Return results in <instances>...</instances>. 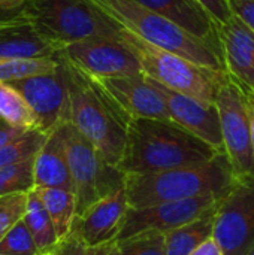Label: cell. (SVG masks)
Here are the masks:
<instances>
[{
  "label": "cell",
  "mask_w": 254,
  "mask_h": 255,
  "mask_svg": "<svg viewBox=\"0 0 254 255\" xmlns=\"http://www.w3.org/2000/svg\"><path fill=\"white\" fill-rule=\"evenodd\" d=\"M22 220L27 224L40 253H46L58 244V236L52 220L34 188L27 194L25 214Z\"/></svg>",
  "instance_id": "obj_22"
},
{
  "label": "cell",
  "mask_w": 254,
  "mask_h": 255,
  "mask_svg": "<svg viewBox=\"0 0 254 255\" xmlns=\"http://www.w3.org/2000/svg\"><path fill=\"white\" fill-rule=\"evenodd\" d=\"M24 131H28V130H22V128H18V127H13L10 124H7L6 121H3L0 118V149L3 146H6L7 143H10L12 140H15L18 136H21Z\"/></svg>",
  "instance_id": "obj_34"
},
{
  "label": "cell",
  "mask_w": 254,
  "mask_h": 255,
  "mask_svg": "<svg viewBox=\"0 0 254 255\" xmlns=\"http://www.w3.org/2000/svg\"><path fill=\"white\" fill-rule=\"evenodd\" d=\"M249 255H254V248H253V250H252V253H250V254H249Z\"/></svg>",
  "instance_id": "obj_39"
},
{
  "label": "cell",
  "mask_w": 254,
  "mask_h": 255,
  "mask_svg": "<svg viewBox=\"0 0 254 255\" xmlns=\"http://www.w3.org/2000/svg\"><path fill=\"white\" fill-rule=\"evenodd\" d=\"M0 254L4 255H40L27 224L19 220L0 241Z\"/></svg>",
  "instance_id": "obj_28"
},
{
  "label": "cell",
  "mask_w": 254,
  "mask_h": 255,
  "mask_svg": "<svg viewBox=\"0 0 254 255\" xmlns=\"http://www.w3.org/2000/svg\"><path fill=\"white\" fill-rule=\"evenodd\" d=\"M216 105L220 114L225 155L237 179H254L253 131L247 94L226 72L219 81Z\"/></svg>",
  "instance_id": "obj_8"
},
{
  "label": "cell",
  "mask_w": 254,
  "mask_h": 255,
  "mask_svg": "<svg viewBox=\"0 0 254 255\" xmlns=\"http://www.w3.org/2000/svg\"><path fill=\"white\" fill-rule=\"evenodd\" d=\"M69 66L61 58L58 69L51 73L9 84L24 97L36 115L39 130L43 133H51L69 121Z\"/></svg>",
  "instance_id": "obj_11"
},
{
  "label": "cell",
  "mask_w": 254,
  "mask_h": 255,
  "mask_svg": "<svg viewBox=\"0 0 254 255\" xmlns=\"http://www.w3.org/2000/svg\"><path fill=\"white\" fill-rule=\"evenodd\" d=\"M237 176L228 157L160 173L126 176L129 206L133 209L168 202L189 200L204 196L223 197L237 184Z\"/></svg>",
  "instance_id": "obj_2"
},
{
  "label": "cell",
  "mask_w": 254,
  "mask_h": 255,
  "mask_svg": "<svg viewBox=\"0 0 254 255\" xmlns=\"http://www.w3.org/2000/svg\"><path fill=\"white\" fill-rule=\"evenodd\" d=\"M234 13H237L254 31V0H231Z\"/></svg>",
  "instance_id": "obj_32"
},
{
  "label": "cell",
  "mask_w": 254,
  "mask_h": 255,
  "mask_svg": "<svg viewBox=\"0 0 254 255\" xmlns=\"http://www.w3.org/2000/svg\"><path fill=\"white\" fill-rule=\"evenodd\" d=\"M90 79L129 121L144 118L171 121L162 93L145 75Z\"/></svg>",
  "instance_id": "obj_13"
},
{
  "label": "cell",
  "mask_w": 254,
  "mask_h": 255,
  "mask_svg": "<svg viewBox=\"0 0 254 255\" xmlns=\"http://www.w3.org/2000/svg\"><path fill=\"white\" fill-rule=\"evenodd\" d=\"M220 199L222 197L219 196H204L139 209L130 208L124 221V227L117 241H123L142 233L165 235L168 232L180 229L216 209Z\"/></svg>",
  "instance_id": "obj_12"
},
{
  "label": "cell",
  "mask_w": 254,
  "mask_h": 255,
  "mask_svg": "<svg viewBox=\"0 0 254 255\" xmlns=\"http://www.w3.org/2000/svg\"><path fill=\"white\" fill-rule=\"evenodd\" d=\"M142 6L160 13L192 36L210 43L220 54L217 22L198 0H136ZM222 57V55H220Z\"/></svg>",
  "instance_id": "obj_17"
},
{
  "label": "cell",
  "mask_w": 254,
  "mask_h": 255,
  "mask_svg": "<svg viewBox=\"0 0 254 255\" xmlns=\"http://www.w3.org/2000/svg\"><path fill=\"white\" fill-rule=\"evenodd\" d=\"M28 24H30V21H28V18L25 16V12H24L21 16L13 18V19H0V31L22 27V25H28Z\"/></svg>",
  "instance_id": "obj_37"
},
{
  "label": "cell",
  "mask_w": 254,
  "mask_h": 255,
  "mask_svg": "<svg viewBox=\"0 0 254 255\" xmlns=\"http://www.w3.org/2000/svg\"><path fill=\"white\" fill-rule=\"evenodd\" d=\"M60 128L76 197V217H79L96 202L124 188L126 175L111 166L70 121L61 124Z\"/></svg>",
  "instance_id": "obj_7"
},
{
  "label": "cell",
  "mask_w": 254,
  "mask_h": 255,
  "mask_svg": "<svg viewBox=\"0 0 254 255\" xmlns=\"http://www.w3.org/2000/svg\"><path fill=\"white\" fill-rule=\"evenodd\" d=\"M69 75V121L111 166L118 167L130 121L87 75L72 66Z\"/></svg>",
  "instance_id": "obj_4"
},
{
  "label": "cell",
  "mask_w": 254,
  "mask_h": 255,
  "mask_svg": "<svg viewBox=\"0 0 254 255\" xmlns=\"http://www.w3.org/2000/svg\"><path fill=\"white\" fill-rule=\"evenodd\" d=\"M84 255H115L114 242L96 245V247H85Z\"/></svg>",
  "instance_id": "obj_36"
},
{
  "label": "cell",
  "mask_w": 254,
  "mask_h": 255,
  "mask_svg": "<svg viewBox=\"0 0 254 255\" xmlns=\"http://www.w3.org/2000/svg\"><path fill=\"white\" fill-rule=\"evenodd\" d=\"M151 82L162 93L172 123L178 124L184 130L216 148L219 152L225 154L220 114L216 103H207L195 97L172 91L154 81Z\"/></svg>",
  "instance_id": "obj_14"
},
{
  "label": "cell",
  "mask_w": 254,
  "mask_h": 255,
  "mask_svg": "<svg viewBox=\"0 0 254 255\" xmlns=\"http://www.w3.org/2000/svg\"><path fill=\"white\" fill-rule=\"evenodd\" d=\"M40 255H45V253H42V254H40Z\"/></svg>",
  "instance_id": "obj_40"
},
{
  "label": "cell",
  "mask_w": 254,
  "mask_h": 255,
  "mask_svg": "<svg viewBox=\"0 0 254 255\" xmlns=\"http://www.w3.org/2000/svg\"><path fill=\"white\" fill-rule=\"evenodd\" d=\"M49 133L28 130L0 149V169L36 157Z\"/></svg>",
  "instance_id": "obj_25"
},
{
  "label": "cell",
  "mask_w": 254,
  "mask_h": 255,
  "mask_svg": "<svg viewBox=\"0 0 254 255\" xmlns=\"http://www.w3.org/2000/svg\"><path fill=\"white\" fill-rule=\"evenodd\" d=\"M115 255H166L163 233H142L114 242Z\"/></svg>",
  "instance_id": "obj_27"
},
{
  "label": "cell",
  "mask_w": 254,
  "mask_h": 255,
  "mask_svg": "<svg viewBox=\"0 0 254 255\" xmlns=\"http://www.w3.org/2000/svg\"><path fill=\"white\" fill-rule=\"evenodd\" d=\"M60 57L90 78L144 75L138 57L121 39L88 37L66 46Z\"/></svg>",
  "instance_id": "obj_10"
},
{
  "label": "cell",
  "mask_w": 254,
  "mask_h": 255,
  "mask_svg": "<svg viewBox=\"0 0 254 255\" xmlns=\"http://www.w3.org/2000/svg\"><path fill=\"white\" fill-rule=\"evenodd\" d=\"M60 52L30 24L0 31V60L58 57Z\"/></svg>",
  "instance_id": "obj_19"
},
{
  "label": "cell",
  "mask_w": 254,
  "mask_h": 255,
  "mask_svg": "<svg viewBox=\"0 0 254 255\" xmlns=\"http://www.w3.org/2000/svg\"><path fill=\"white\" fill-rule=\"evenodd\" d=\"M130 206L126 187L91 205L82 215L75 218L72 235L85 247L115 242L124 227Z\"/></svg>",
  "instance_id": "obj_15"
},
{
  "label": "cell",
  "mask_w": 254,
  "mask_h": 255,
  "mask_svg": "<svg viewBox=\"0 0 254 255\" xmlns=\"http://www.w3.org/2000/svg\"><path fill=\"white\" fill-rule=\"evenodd\" d=\"M45 205L52 224L55 227L58 241L66 239L72 233L76 218V197L72 191L61 188H34Z\"/></svg>",
  "instance_id": "obj_21"
},
{
  "label": "cell",
  "mask_w": 254,
  "mask_h": 255,
  "mask_svg": "<svg viewBox=\"0 0 254 255\" xmlns=\"http://www.w3.org/2000/svg\"><path fill=\"white\" fill-rule=\"evenodd\" d=\"M190 255H225L223 250L220 248V245L216 242L214 238L208 239L207 242H204L199 248H196Z\"/></svg>",
  "instance_id": "obj_35"
},
{
  "label": "cell",
  "mask_w": 254,
  "mask_h": 255,
  "mask_svg": "<svg viewBox=\"0 0 254 255\" xmlns=\"http://www.w3.org/2000/svg\"><path fill=\"white\" fill-rule=\"evenodd\" d=\"M223 155L172 121L132 120L118 169L126 175H150L208 163Z\"/></svg>",
  "instance_id": "obj_1"
},
{
  "label": "cell",
  "mask_w": 254,
  "mask_h": 255,
  "mask_svg": "<svg viewBox=\"0 0 254 255\" xmlns=\"http://www.w3.org/2000/svg\"><path fill=\"white\" fill-rule=\"evenodd\" d=\"M118 28L120 39L135 52L147 78L172 91L207 103H216L219 81L225 72L201 67L178 54L145 42L123 27Z\"/></svg>",
  "instance_id": "obj_6"
},
{
  "label": "cell",
  "mask_w": 254,
  "mask_h": 255,
  "mask_svg": "<svg viewBox=\"0 0 254 255\" xmlns=\"http://www.w3.org/2000/svg\"><path fill=\"white\" fill-rule=\"evenodd\" d=\"M213 238L225 255H249L254 248V179L237 181L219 203Z\"/></svg>",
  "instance_id": "obj_9"
},
{
  "label": "cell",
  "mask_w": 254,
  "mask_h": 255,
  "mask_svg": "<svg viewBox=\"0 0 254 255\" xmlns=\"http://www.w3.org/2000/svg\"><path fill=\"white\" fill-rule=\"evenodd\" d=\"M34 188V157L0 169V197L28 193Z\"/></svg>",
  "instance_id": "obj_26"
},
{
  "label": "cell",
  "mask_w": 254,
  "mask_h": 255,
  "mask_svg": "<svg viewBox=\"0 0 254 255\" xmlns=\"http://www.w3.org/2000/svg\"><path fill=\"white\" fill-rule=\"evenodd\" d=\"M198 1L213 16V19L217 24H226L234 15L231 0H198Z\"/></svg>",
  "instance_id": "obj_30"
},
{
  "label": "cell",
  "mask_w": 254,
  "mask_h": 255,
  "mask_svg": "<svg viewBox=\"0 0 254 255\" xmlns=\"http://www.w3.org/2000/svg\"><path fill=\"white\" fill-rule=\"evenodd\" d=\"M0 255H4V254H0Z\"/></svg>",
  "instance_id": "obj_41"
},
{
  "label": "cell",
  "mask_w": 254,
  "mask_h": 255,
  "mask_svg": "<svg viewBox=\"0 0 254 255\" xmlns=\"http://www.w3.org/2000/svg\"><path fill=\"white\" fill-rule=\"evenodd\" d=\"M217 208L193 223H189L180 229L165 233L166 255H190L204 242L211 239Z\"/></svg>",
  "instance_id": "obj_20"
},
{
  "label": "cell",
  "mask_w": 254,
  "mask_h": 255,
  "mask_svg": "<svg viewBox=\"0 0 254 255\" xmlns=\"http://www.w3.org/2000/svg\"><path fill=\"white\" fill-rule=\"evenodd\" d=\"M0 118L22 130H39L36 115L24 97L6 82H0Z\"/></svg>",
  "instance_id": "obj_23"
},
{
  "label": "cell",
  "mask_w": 254,
  "mask_h": 255,
  "mask_svg": "<svg viewBox=\"0 0 254 255\" xmlns=\"http://www.w3.org/2000/svg\"><path fill=\"white\" fill-rule=\"evenodd\" d=\"M217 37L226 73L254 93V31L234 13L226 24H217Z\"/></svg>",
  "instance_id": "obj_16"
},
{
  "label": "cell",
  "mask_w": 254,
  "mask_h": 255,
  "mask_svg": "<svg viewBox=\"0 0 254 255\" xmlns=\"http://www.w3.org/2000/svg\"><path fill=\"white\" fill-rule=\"evenodd\" d=\"M27 194L19 193L0 197V241L25 214Z\"/></svg>",
  "instance_id": "obj_29"
},
{
  "label": "cell",
  "mask_w": 254,
  "mask_h": 255,
  "mask_svg": "<svg viewBox=\"0 0 254 255\" xmlns=\"http://www.w3.org/2000/svg\"><path fill=\"white\" fill-rule=\"evenodd\" d=\"M34 188H61L73 193V182L60 127L48 134L34 157Z\"/></svg>",
  "instance_id": "obj_18"
},
{
  "label": "cell",
  "mask_w": 254,
  "mask_h": 255,
  "mask_svg": "<svg viewBox=\"0 0 254 255\" xmlns=\"http://www.w3.org/2000/svg\"><path fill=\"white\" fill-rule=\"evenodd\" d=\"M30 25L61 52L88 37L120 39L118 25L90 0H27Z\"/></svg>",
  "instance_id": "obj_5"
},
{
  "label": "cell",
  "mask_w": 254,
  "mask_h": 255,
  "mask_svg": "<svg viewBox=\"0 0 254 255\" xmlns=\"http://www.w3.org/2000/svg\"><path fill=\"white\" fill-rule=\"evenodd\" d=\"M61 58L43 57V58H13L0 60V82H15L36 75L51 73L58 69Z\"/></svg>",
  "instance_id": "obj_24"
},
{
  "label": "cell",
  "mask_w": 254,
  "mask_h": 255,
  "mask_svg": "<svg viewBox=\"0 0 254 255\" xmlns=\"http://www.w3.org/2000/svg\"><path fill=\"white\" fill-rule=\"evenodd\" d=\"M27 0H0V19H13L24 13Z\"/></svg>",
  "instance_id": "obj_33"
},
{
  "label": "cell",
  "mask_w": 254,
  "mask_h": 255,
  "mask_svg": "<svg viewBox=\"0 0 254 255\" xmlns=\"http://www.w3.org/2000/svg\"><path fill=\"white\" fill-rule=\"evenodd\" d=\"M99 10L145 42L178 54L201 67L226 72L223 60L216 48L192 36L180 25L160 13L142 6L136 0H90Z\"/></svg>",
  "instance_id": "obj_3"
},
{
  "label": "cell",
  "mask_w": 254,
  "mask_h": 255,
  "mask_svg": "<svg viewBox=\"0 0 254 255\" xmlns=\"http://www.w3.org/2000/svg\"><path fill=\"white\" fill-rule=\"evenodd\" d=\"M85 253V245L75 236V235H69L66 239L58 241V244L46 251L45 255H84Z\"/></svg>",
  "instance_id": "obj_31"
},
{
  "label": "cell",
  "mask_w": 254,
  "mask_h": 255,
  "mask_svg": "<svg viewBox=\"0 0 254 255\" xmlns=\"http://www.w3.org/2000/svg\"><path fill=\"white\" fill-rule=\"evenodd\" d=\"M247 100H249V106H250V115H252V131H253V154H254V93L247 91Z\"/></svg>",
  "instance_id": "obj_38"
}]
</instances>
